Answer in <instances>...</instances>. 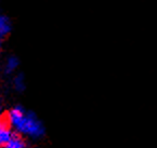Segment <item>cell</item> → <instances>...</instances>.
Instances as JSON below:
<instances>
[{
    "label": "cell",
    "mask_w": 157,
    "mask_h": 148,
    "mask_svg": "<svg viewBox=\"0 0 157 148\" xmlns=\"http://www.w3.org/2000/svg\"><path fill=\"white\" fill-rule=\"evenodd\" d=\"M12 135L13 133L10 130L7 118H0V146H5L10 141Z\"/></svg>",
    "instance_id": "3"
},
{
    "label": "cell",
    "mask_w": 157,
    "mask_h": 148,
    "mask_svg": "<svg viewBox=\"0 0 157 148\" xmlns=\"http://www.w3.org/2000/svg\"><path fill=\"white\" fill-rule=\"evenodd\" d=\"M25 116H26V111L23 109V107L16 106L8 113L6 118H7V121L10 125H12L15 130H19V128L21 127Z\"/></svg>",
    "instance_id": "2"
},
{
    "label": "cell",
    "mask_w": 157,
    "mask_h": 148,
    "mask_svg": "<svg viewBox=\"0 0 157 148\" xmlns=\"http://www.w3.org/2000/svg\"><path fill=\"white\" fill-rule=\"evenodd\" d=\"M0 46H1V37H0Z\"/></svg>",
    "instance_id": "9"
},
{
    "label": "cell",
    "mask_w": 157,
    "mask_h": 148,
    "mask_svg": "<svg viewBox=\"0 0 157 148\" xmlns=\"http://www.w3.org/2000/svg\"><path fill=\"white\" fill-rule=\"evenodd\" d=\"M0 118H1V107H0Z\"/></svg>",
    "instance_id": "8"
},
{
    "label": "cell",
    "mask_w": 157,
    "mask_h": 148,
    "mask_svg": "<svg viewBox=\"0 0 157 148\" xmlns=\"http://www.w3.org/2000/svg\"><path fill=\"white\" fill-rule=\"evenodd\" d=\"M17 131L23 133V134L29 135V136L34 137V139L44 136V132H46L42 122L38 119V117L33 111L26 113L25 118H24L23 122H22L21 127L19 128Z\"/></svg>",
    "instance_id": "1"
},
{
    "label": "cell",
    "mask_w": 157,
    "mask_h": 148,
    "mask_svg": "<svg viewBox=\"0 0 157 148\" xmlns=\"http://www.w3.org/2000/svg\"><path fill=\"white\" fill-rule=\"evenodd\" d=\"M11 31V23L6 15L0 14V37L8 35Z\"/></svg>",
    "instance_id": "5"
},
{
    "label": "cell",
    "mask_w": 157,
    "mask_h": 148,
    "mask_svg": "<svg viewBox=\"0 0 157 148\" xmlns=\"http://www.w3.org/2000/svg\"><path fill=\"white\" fill-rule=\"evenodd\" d=\"M19 63H20L19 58L15 57V56L9 57V60H8V62H7V65H6V72H7L8 74L14 72V70L17 68V66H19Z\"/></svg>",
    "instance_id": "6"
},
{
    "label": "cell",
    "mask_w": 157,
    "mask_h": 148,
    "mask_svg": "<svg viewBox=\"0 0 157 148\" xmlns=\"http://www.w3.org/2000/svg\"><path fill=\"white\" fill-rule=\"evenodd\" d=\"M5 148H27V145L20 135L13 134L10 141L5 145Z\"/></svg>",
    "instance_id": "4"
},
{
    "label": "cell",
    "mask_w": 157,
    "mask_h": 148,
    "mask_svg": "<svg viewBox=\"0 0 157 148\" xmlns=\"http://www.w3.org/2000/svg\"><path fill=\"white\" fill-rule=\"evenodd\" d=\"M14 86L17 91H23L25 89V79L23 74H19L14 79Z\"/></svg>",
    "instance_id": "7"
}]
</instances>
